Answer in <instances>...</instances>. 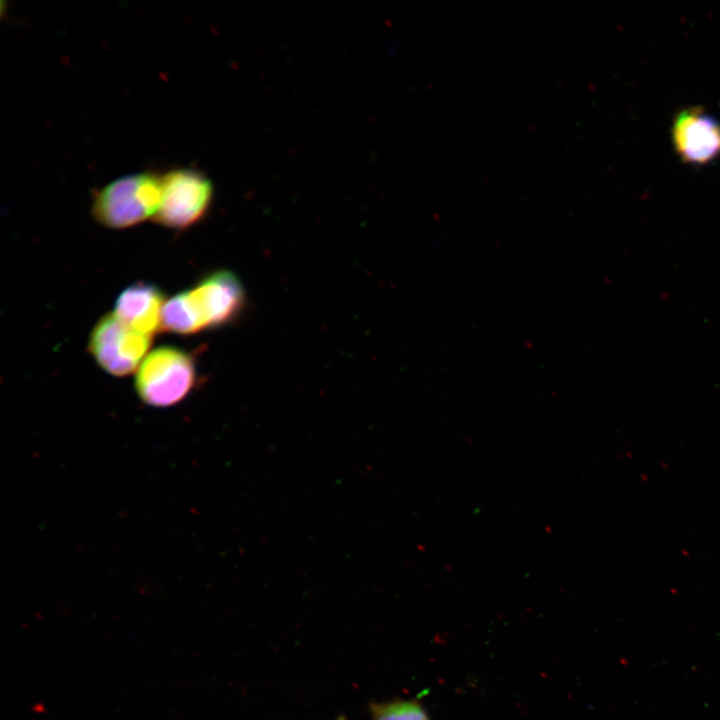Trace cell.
<instances>
[{
	"instance_id": "30bf717a",
	"label": "cell",
	"mask_w": 720,
	"mask_h": 720,
	"mask_svg": "<svg viewBox=\"0 0 720 720\" xmlns=\"http://www.w3.org/2000/svg\"><path fill=\"white\" fill-rule=\"evenodd\" d=\"M335 720H346V719H345V717H344V716H340V717H338V718H337V719H335Z\"/></svg>"
},
{
	"instance_id": "52a82bcc",
	"label": "cell",
	"mask_w": 720,
	"mask_h": 720,
	"mask_svg": "<svg viewBox=\"0 0 720 720\" xmlns=\"http://www.w3.org/2000/svg\"><path fill=\"white\" fill-rule=\"evenodd\" d=\"M163 294L159 288L137 282L121 292L114 314L131 328L152 336L161 327Z\"/></svg>"
},
{
	"instance_id": "277c9868",
	"label": "cell",
	"mask_w": 720,
	"mask_h": 720,
	"mask_svg": "<svg viewBox=\"0 0 720 720\" xmlns=\"http://www.w3.org/2000/svg\"><path fill=\"white\" fill-rule=\"evenodd\" d=\"M151 344V336L120 320L114 313L102 317L90 333L88 348L97 364L114 376L130 374Z\"/></svg>"
},
{
	"instance_id": "6da1fadb",
	"label": "cell",
	"mask_w": 720,
	"mask_h": 720,
	"mask_svg": "<svg viewBox=\"0 0 720 720\" xmlns=\"http://www.w3.org/2000/svg\"><path fill=\"white\" fill-rule=\"evenodd\" d=\"M160 202L161 176L141 172L118 178L98 190L92 213L100 224L123 229L155 217Z\"/></svg>"
},
{
	"instance_id": "5b68a950",
	"label": "cell",
	"mask_w": 720,
	"mask_h": 720,
	"mask_svg": "<svg viewBox=\"0 0 720 720\" xmlns=\"http://www.w3.org/2000/svg\"><path fill=\"white\" fill-rule=\"evenodd\" d=\"M186 293L202 330L231 322L245 304V291L240 280L227 270L209 274Z\"/></svg>"
},
{
	"instance_id": "7a4b0ae2",
	"label": "cell",
	"mask_w": 720,
	"mask_h": 720,
	"mask_svg": "<svg viewBox=\"0 0 720 720\" xmlns=\"http://www.w3.org/2000/svg\"><path fill=\"white\" fill-rule=\"evenodd\" d=\"M196 369L192 356L176 347L153 350L141 363L135 388L140 399L153 407H169L192 390Z\"/></svg>"
},
{
	"instance_id": "3957f363",
	"label": "cell",
	"mask_w": 720,
	"mask_h": 720,
	"mask_svg": "<svg viewBox=\"0 0 720 720\" xmlns=\"http://www.w3.org/2000/svg\"><path fill=\"white\" fill-rule=\"evenodd\" d=\"M212 197V184L201 172L171 170L161 176V202L155 221L172 229L187 228L206 214Z\"/></svg>"
},
{
	"instance_id": "ba28073f",
	"label": "cell",
	"mask_w": 720,
	"mask_h": 720,
	"mask_svg": "<svg viewBox=\"0 0 720 720\" xmlns=\"http://www.w3.org/2000/svg\"><path fill=\"white\" fill-rule=\"evenodd\" d=\"M161 328L180 335H190L202 331L190 306L186 291L178 293L164 304Z\"/></svg>"
},
{
	"instance_id": "9c48e42d",
	"label": "cell",
	"mask_w": 720,
	"mask_h": 720,
	"mask_svg": "<svg viewBox=\"0 0 720 720\" xmlns=\"http://www.w3.org/2000/svg\"><path fill=\"white\" fill-rule=\"evenodd\" d=\"M371 712L373 720H430L416 701L396 700L374 704Z\"/></svg>"
},
{
	"instance_id": "8992f818",
	"label": "cell",
	"mask_w": 720,
	"mask_h": 720,
	"mask_svg": "<svg viewBox=\"0 0 720 720\" xmlns=\"http://www.w3.org/2000/svg\"><path fill=\"white\" fill-rule=\"evenodd\" d=\"M672 142L683 162L708 164L720 157V122L703 108H685L674 118Z\"/></svg>"
}]
</instances>
